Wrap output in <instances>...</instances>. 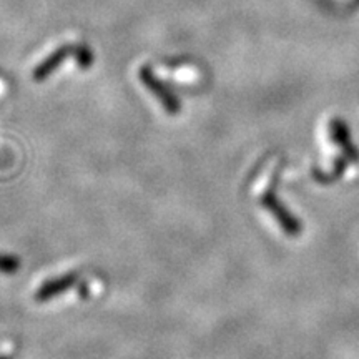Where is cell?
Here are the masks:
<instances>
[{
  "mask_svg": "<svg viewBox=\"0 0 359 359\" xmlns=\"http://www.w3.org/2000/svg\"><path fill=\"white\" fill-rule=\"evenodd\" d=\"M74 53H75V45H62V47H58L57 50H53L43 62H40V64L35 67L32 74L35 82H43L52 72H55L58 69V65H60L65 58L74 57Z\"/></svg>",
  "mask_w": 359,
  "mask_h": 359,
  "instance_id": "obj_5",
  "label": "cell"
},
{
  "mask_svg": "<svg viewBox=\"0 0 359 359\" xmlns=\"http://www.w3.org/2000/svg\"><path fill=\"white\" fill-rule=\"evenodd\" d=\"M0 359H11L8 356H0Z\"/></svg>",
  "mask_w": 359,
  "mask_h": 359,
  "instance_id": "obj_9",
  "label": "cell"
},
{
  "mask_svg": "<svg viewBox=\"0 0 359 359\" xmlns=\"http://www.w3.org/2000/svg\"><path fill=\"white\" fill-rule=\"evenodd\" d=\"M330 133H331V138H333V142L341 148V150H343L344 156H346L351 163H358L359 150L351 142V135H349L348 125L336 116V118H333L330 122Z\"/></svg>",
  "mask_w": 359,
  "mask_h": 359,
  "instance_id": "obj_4",
  "label": "cell"
},
{
  "mask_svg": "<svg viewBox=\"0 0 359 359\" xmlns=\"http://www.w3.org/2000/svg\"><path fill=\"white\" fill-rule=\"evenodd\" d=\"M20 268V259L12 255H0V273H6V275H12L17 273Z\"/></svg>",
  "mask_w": 359,
  "mask_h": 359,
  "instance_id": "obj_8",
  "label": "cell"
},
{
  "mask_svg": "<svg viewBox=\"0 0 359 359\" xmlns=\"http://www.w3.org/2000/svg\"><path fill=\"white\" fill-rule=\"evenodd\" d=\"M351 163L346 156H338V158L334 160V167L330 170V172H321V170H313V178L316 180V182L323 183V185H330V183H334L338 182V180L343 177V173L346 172L348 165Z\"/></svg>",
  "mask_w": 359,
  "mask_h": 359,
  "instance_id": "obj_6",
  "label": "cell"
},
{
  "mask_svg": "<svg viewBox=\"0 0 359 359\" xmlns=\"http://www.w3.org/2000/svg\"><path fill=\"white\" fill-rule=\"evenodd\" d=\"M74 58L75 62L80 65V69L87 70L92 67L93 60H95V57H93V53L90 48L87 47V45L80 43V45H75V53H74Z\"/></svg>",
  "mask_w": 359,
  "mask_h": 359,
  "instance_id": "obj_7",
  "label": "cell"
},
{
  "mask_svg": "<svg viewBox=\"0 0 359 359\" xmlns=\"http://www.w3.org/2000/svg\"><path fill=\"white\" fill-rule=\"evenodd\" d=\"M276 178H278V175H275V180H273V183L269 185L268 190L262 195V198H259V205H262L264 210H268V212L271 213V217L275 218L278 223H280L281 230L285 231L286 235H288V236H298L303 230L302 222H299V219L296 218L294 215L291 213L290 210L286 208V206L280 201V198L276 196V191H275Z\"/></svg>",
  "mask_w": 359,
  "mask_h": 359,
  "instance_id": "obj_1",
  "label": "cell"
},
{
  "mask_svg": "<svg viewBox=\"0 0 359 359\" xmlns=\"http://www.w3.org/2000/svg\"><path fill=\"white\" fill-rule=\"evenodd\" d=\"M138 77H140L142 83L154 93V97L163 105V110L170 115H177L182 110V102L175 93L165 85L161 80L156 79L154 70L150 69V65H143L140 72H138Z\"/></svg>",
  "mask_w": 359,
  "mask_h": 359,
  "instance_id": "obj_2",
  "label": "cell"
},
{
  "mask_svg": "<svg viewBox=\"0 0 359 359\" xmlns=\"http://www.w3.org/2000/svg\"><path fill=\"white\" fill-rule=\"evenodd\" d=\"M79 281V273L72 271L67 273V275L52 278V280H47L35 293V302H48V299L55 298V296L65 293L67 290H70L72 286H75V283Z\"/></svg>",
  "mask_w": 359,
  "mask_h": 359,
  "instance_id": "obj_3",
  "label": "cell"
}]
</instances>
